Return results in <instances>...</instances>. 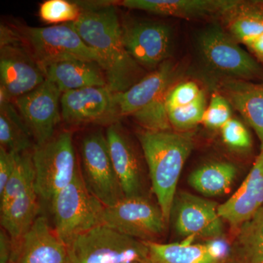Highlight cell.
Here are the masks:
<instances>
[{"mask_svg":"<svg viewBox=\"0 0 263 263\" xmlns=\"http://www.w3.org/2000/svg\"><path fill=\"white\" fill-rule=\"evenodd\" d=\"M150 258L155 263H228L230 246L222 238L205 243H160L146 242Z\"/></svg>","mask_w":263,"mask_h":263,"instance_id":"20","label":"cell"},{"mask_svg":"<svg viewBox=\"0 0 263 263\" xmlns=\"http://www.w3.org/2000/svg\"><path fill=\"white\" fill-rule=\"evenodd\" d=\"M39 199L33 186L0 209L2 228L11 237L14 247L38 217Z\"/></svg>","mask_w":263,"mask_h":263,"instance_id":"25","label":"cell"},{"mask_svg":"<svg viewBox=\"0 0 263 263\" xmlns=\"http://www.w3.org/2000/svg\"><path fill=\"white\" fill-rule=\"evenodd\" d=\"M46 80L62 93L86 87L108 86L106 76L98 62L72 60L56 62L43 68Z\"/></svg>","mask_w":263,"mask_h":263,"instance_id":"22","label":"cell"},{"mask_svg":"<svg viewBox=\"0 0 263 263\" xmlns=\"http://www.w3.org/2000/svg\"><path fill=\"white\" fill-rule=\"evenodd\" d=\"M232 118V106L229 102L220 92H214L202 116L201 123L209 129H220Z\"/></svg>","mask_w":263,"mask_h":263,"instance_id":"32","label":"cell"},{"mask_svg":"<svg viewBox=\"0 0 263 263\" xmlns=\"http://www.w3.org/2000/svg\"><path fill=\"white\" fill-rule=\"evenodd\" d=\"M78 3L66 0H48L40 7L39 15L43 22L48 24H68L76 22L81 15Z\"/></svg>","mask_w":263,"mask_h":263,"instance_id":"31","label":"cell"},{"mask_svg":"<svg viewBox=\"0 0 263 263\" xmlns=\"http://www.w3.org/2000/svg\"><path fill=\"white\" fill-rule=\"evenodd\" d=\"M173 86L164 91L149 105L133 116L137 122L141 124V127L144 128L145 130H171L167 99L170 90Z\"/></svg>","mask_w":263,"mask_h":263,"instance_id":"29","label":"cell"},{"mask_svg":"<svg viewBox=\"0 0 263 263\" xmlns=\"http://www.w3.org/2000/svg\"><path fill=\"white\" fill-rule=\"evenodd\" d=\"M34 190L43 201L53 197L68 186L79 172L72 133L62 132L32 152Z\"/></svg>","mask_w":263,"mask_h":263,"instance_id":"5","label":"cell"},{"mask_svg":"<svg viewBox=\"0 0 263 263\" xmlns=\"http://www.w3.org/2000/svg\"><path fill=\"white\" fill-rule=\"evenodd\" d=\"M80 174L88 191L105 207L114 206L125 197L101 131L89 133L81 141Z\"/></svg>","mask_w":263,"mask_h":263,"instance_id":"8","label":"cell"},{"mask_svg":"<svg viewBox=\"0 0 263 263\" xmlns=\"http://www.w3.org/2000/svg\"><path fill=\"white\" fill-rule=\"evenodd\" d=\"M62 95L56 85L46 79L32 91L13 100L36 146H43L54 137L62 119Z\"/></svg>","mask_w":263,"mask_h":263,"instance_id":"11","label":"cell"},{"mask_svg":"<svg viewBox=\"0 0 263 263\" xmlns=\"http://www.w3.org/2000/svg\"><path fill=\"white\" fill-rule=\"evenodd\" d=\"M206 108V98L202 93L194 103L186 105L169 109L168 118L171 127L177 132L186 133L202 122V116Z\"/></svg>","mask_w":263,"mask_h":263,"instance_id":"30","label":"cell"},{"mask_svg":"<svg viewBox=\"0 0 263 263\" xmlns=\"http://www.w3.org/2000/svg\"><path fill=\"white\" fill-rule=\"evenodd\" d=\"M263 205V150L245 181L230 198L219 205V216L236 230Z\"/></svg>","mask_w":263,"mask_h":263,"instance_id":"16","label":"cell"},{"mask_svg":"<svg viewBox=\"0 0 263 263\" xmlns=\"http://www.w3.org/2000/svg\"><path fill=\"white\" fill-rule=\"evenodd\" d=\"M239 0H124L119 5L163 16L200 19L223 15Z\"/></svg>","mask_w":263,"mask_h":263,"instance_id":"19","label":"cell"},{"mask_svg":"<svg viewBox=\"0 0 263 263\" xmlns=\"http://www.w3.org/2000/svg\"><path fill=\"white\" fill-rule=\"evenodd\" d=\"M220 93L255 132L263 150V84L228 79L221 83Z\"/></svg>","mask_w":263,"mask_h":263,"instance_id":"21","label":"cell"},{"mask_svg":"<svg viewBox=\"0 0 263 263\" xmlns=\"http://www.w3.org/2000/svg\"><path fill=\"white\" fill-rule=\"evenodd\" d=\"M10 263H69L67 245L50 226L47 218L38 216L15 245Z\"/></svg>","mask_w":263,"mask_h":263,"instance_id":"15","label":"cell"},{"mask_svg":"<svg viewBox=\"0 0 263 263\" xmlns=\"http://www.w3.org/2000/svg\"><path fill=\"white\" fill-rule=\"evenodd\" d=\"M21 154L8 152L0 147V194L4 191L5 186L13 174Z\"/></svg>","mask_w":263,"mask_h":263,"instance_id":"35","label":"cell"},{"mask_svg":"<svg viewBox=\"0 0 263 263\" xmlns=\"http://www.w3.org/2000/svg\"><path fill=\"white\" fill-rule=\"evenodd\" d=\"M199 53L208 67L232 80L263 77V68L219 26L204 29L197 40Z\"/></svg>","mask_w":263,"mask_h":263,"instance_id":"7","label":"cell"},{"mask_svg":"<svg viewBox=\"0 0 263 263\" xmlns=\"http://www.w3.org/2000/svg\"><path fill=\"white\" fill-rule=\"evenodd\" d=\"M236 230L228 263H263V205Z\"/></svg>","mask_w":263,"mask_h":263,"instance_id":"26","label":"cell"},{"mask_svg":"<svg viewBox=\"0 0 263 263\" xmlns=\"http://www.w3.org/2000/svg\"><path fill=\"white\" fill-rule=\"evenodd\" d=\"M122 28L126 50L138 65L153 71L167 61L172 41L168 26L155 22H124Z\"/></svg>","mask_w":263,"mask_h":263,"instance_id":"13","label":"cell"},{"mask_svg":"<svg viewBox=\"0 0 263 263\" xmlns=\"http://www.w3.org/2000/svg\"><path fill=\"white\" fill-rule=\"evenodd\" d=\"M138 138L152 190L168 224L180 176L195 145L193 135L190 132L144 130L138 133Z\"/></svg>","mask_w":263,"mask_h":263,"instance_id":"2","label":"cell"},{"mask_svg":"<svg viewBox=\"0 0 263 263\" xmlns=\"http://www.w3.org/2000/svg\"><path fill=\"white\" fill-rule=\"evenodd\" d=\"M203 92L200 86L193 81H185L173 86L167 96V110L190 105Z\"/></svg>","mask_w":263,"mask_h":263,"instance_id":"34","label":"cell"},{"mask_svg":"<svg viewBox=\"0 0 263 263\" xmlns=\"http://www.w3.org/2000/svg\"><path fill=\"white\" fill-rule=\"evenodd\" d=\"M62 120L72 126L110 124L117 117L114 92L108 86L86 87L62 93Z\"/></svg>","mask_w":263,"mask_h":263,"instance_id":"14","label":"cell"},{"mask_svg":"<svg viewBox=\"0 0 263 263\" xmlns=\"http://www.w3.org/2000/svg\"><path fill=\"white\" fill-rule=\"evenodd\" d=\"M0 77L10 100L29 93L46 81L42 67L21 41L18 33L1 27Z\"/></svg>","mask_w":263,"mask_h":263,"instance_id":"9","label":"cell"},{"mask_svg":"<svg viewBox=\"0 0 263 263\" xmlns=\"http://www.w3.org/2000/svg\"><path fill=\"white\" fill-rule=\"evenodd\" d=\"M222 18L228 34L247 46L263 33V2L238 1Z\"/></svg>","mask_w":263,"mask_h":263,"instance_id":"24","label":"cell"},{"mask_svg":"<svg viewBox=\"0 0 263 263\" xmlns=\"http://www.w3.org/2000/svg\"><path fill=\"white\" fill-rule=\"evenodd\" d=\"M248 48L253 52L259 60L263 62V33L258 37L254 40L252 43H249Z\"/></svg>","mask_w":263,"mask_h":263,"instance_id":"37","label":"cell"},{"mask_svg":"<svg viewBox=\"0 0 263 263\" xmlns=\"http://www.w3.org/2000/svg\"><path fill=\"white\" fill-rule=\"evenodd\" d=\"M234 164L228 162H214L195 169L188 178L189 184L205 196L224 195L236 177Z\"/></svg>","mask_w":263,"mask_h":263,"instance_id":"27","label":"cell"},{"mask_svg":"<svg viewBox=\"0 0 263 263\" xmlns=\"http://www.w3.org/2000/svg\"><path fill=\"white\" fill-rule=\"evenodd\" d=\"M69 263H132L150 258L146 242L102 224L67 246Z\"/></svg>","mask_w":263,"mask_h":263,"instance_id":"3","label":"cell"},{"mask_svg":"<svg viewBox=\"0 0 263 263\" xmlns=\"http://www.w3.org/2000/svg\"><path fill=\"white\" fill-rule=\"evenodd\" d=\"M104 224L143 242H157L167 223L159 205L145 196L124 197L105 208Z\"/></svg>","mask_w":263,"mask_h":263,"instance_id":"10","label":"cell"},{"mask_svg":"<svg viewBox=\"0 0 263 263\" xmlns=\"http://www.w3.org/2000/svg\"><path fill=\"white\" fill-rule=\"evenodd\" d=\"M175 75L176 67L167 60L127 91L114 93L118 118L133 116L149 105L174 85Z\"/></svg>","mask_w":263,"mask_h":263,"instance_id":"18","label":"cell"},{"mask_svg":"<svg viewBox=\"0 0 263 263\" xmlns=\"http://www.w3.org/2000/svg\"><path fill=\"white\" fill-rule=\"evenodd\" d=\"M14 252V243L3 228L0 230V263H10Z\"/></svg>","mask_w":263,"mask_h":263,"instance_id":"36","label":"cell"},{"mask_svg":"<svg viewBox=\"0 0 263 263\" xmlns=\"http://www.w3.org/2000/svg\"><path fill=\"white\" fill-rule=\"evenodd\" d=\"M216 202L186 192H177L171 220L176 233L189 241L199 238L219 239L224 233V221L218 212Z\"/></svg>","mask_w":263,"mask_h":263,"instance_id":"12","label":"cell"},{"mask_svg":"<svg viewBox=\"0 0 263 263\" xmlns=\"http://www.w3.org/2000/svg\"><path fill=\"white\" fill-rule=\"evenodd\" d=\"M34 185V170L32 152L21 154L13 174L8 180L3 193L0 194V209L6 206L21 194Z\"/></svg>","mask_w":263,"mask_h":263,"instance_id":"28","label":"cell"},{"mask_svg":"<svg viewBox=\"0 0 263 263\" xmlns=\"http://www.w3.org/2000/svg\"><path fill=\"white\" fill-rule=\"evenodd\" d=\"M223 141L235 150H249L252 141L247 127L238 119L232 118L220 129Z\"/></svg>","mask_w":263,"mask_h":263,"instance_id":"33","label":"cell"},{"mask_svg":"<svg viewBox=\"0 0 263 263\" xmlns=\"http://www.w3.org/2000/svg\"><path fill=\"white\" fill-rule=\"evenodd\" d=\"M79 18L68 23L104 62L108 87L114 93L127 91L141 79V66L130 56L122 37V24L111 3H78Z\"/></svg>","mask_w":263,"mask_h":263,"instance_id":"1","label":"cell"},{"mask_svg":"<svg viewBox=\"0 0 263 263\" xmlns=\"http://www.w3.org/2000/svg\"><path fill=\"white\" fill-rule=\"evenodd\" d=\"M105 136L124 195L144 196L141 162L130 140L117 122L109 125Z\"/></svg>","mask_w":263,"mask_h":263,"instance_id":"17","label":"cell"},{"mask_svg":"<svg viewBox=\"0 0 263 263\" xmlns=\"http://www.w3.org/2000/svg\"><path fill=\"white\" fill-rule=\"evenodd\" d=\"M32 138L13 100L0 89V147L16 154L32 152Z\"/></svg>","mask_w":263,"mask_h":263,"instance_id":"23","label":"cell"},{"mask_svg":"<svg viewBox=\"0 0 263 263\" xmlns=\"http://www.w3.org/2000/svg\"><path fill=\"white\" fill-rule=\"evenodd\" d=\"M49 205L53 228L67 246L79 235L104 224L106 207L88 191L80 170L73 181L57 194Z\"/></svg>","mask_w":263,"mask_h":263,"instance_id":"4","label":"cell"},{"mask_svg":"<svg viewBox=\"0 0 263 263\" xmlns=\"http://www.w3.org/2000/svg\"><path fill=\"white\" fill-rule=\"evenodd\" d=\"M132 263H155L154 262L153 260H152L151 258L146 259V260L143 261H139V262H132Z\"/></svg>","mask_w":263,"mask_h":263,"instance_id":"38","label":"cell"},{"mask_svg":"<svg viewBox=\"0 0 263 263\" xmlns=\"http://www.w3.org/2000/svg\"><path fill=\"white\" fill-rule=\"evenodd\" d=\"M17 33L43 70L56 62L80 60L98 62L104 70V62L100 54L88 46L68 24L47 27H24Z\"/></svg>","mask_w":263,"mask_h":263,"instance_id":"6","label":"cell"}]
</instances>
